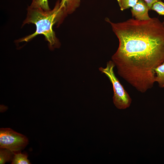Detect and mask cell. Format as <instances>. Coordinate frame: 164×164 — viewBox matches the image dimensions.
<instances>
[{"label":"cell","mask_w":164,"mask_h":164,"mask_svg":"<svg viewBox=\"0 0 164 164\" xmlns=\"http://www.w3.org/2000/svg\"><path fill=\"white\" fill-rule=\"evenodd\" d=\"M118 39L111 57L118 73L134 88L146 89L155 82V69L164 62V21L134 18L114 23L107 18Z\"/></svg>","instance_id":"cell-1"},{"label":"cell","mask_w":164,"mask_h":164,"mask_svg":"<svg viewBox=\"0 0 164 164\" xmlns=\"http://www.w3.org/2000/svg\"><path fill=\"white\" fill-rule=\"evenodd\" d=\"M60 2L58 0L53 9L48 10L41 8H32L29 6L26 16L22 26L26 24H33L36 26V29L33 33L19 39L17 42H27L36 36L43 34L48 42L50 50L59 48L60 44L53 27L55 24L57 26L61 24L67 15L64 8L60 6Z\"/></svg>","instance_id":"cell-2"},{"label":"cell","mask_w":164,"mask_h":164,"mask_svg":"<svg viewBox=\"0 0 164 164\" xmlns=\"http://www.w3.org/2000/svg\"><path fill=\"white\" fill-rule=\"evenodd\" d=\"M115 67L113 62L110 60L107 63L105 68L100 67L99 69L108 77L112 84L114 92L113 99L114 105L118 109H124L130 106L132 99L115 76L114 71Z\"/></svg>","instance_id":"cell-3"},{"label":"cell","mask_w":164,"mask_h":164,"mask_svg":"<svg viewBox=\"0 0 164 164\" xmlns=\"http://www.w3.org/2000/svg\"><path fill=\"white\" fill-rule=\"evenodd\" d=\"M28 143L25 135L9 128L0 129V148L7 149L14 152H21Z\"/></svg>","instance_id":"cell-4"},{"label":"cell","mask_w":164,"mask_h":164,"mask_svg":"<svg viewBox=\"0 0 164 164\" xmlns=\"http://www.w3.org/2000/svg\"><path fill=\"white\" fill-rule=\"evenodd\" d=\"M149 10L147 4L143 0H138L131 9L132 17L139 20H146L151 19L148 14Z\"/></svg>","instance_id":"cell-5"},{"label":"cell","mask_w":164,"mask_h":164,"mask_svg":"<svg viewBox=\"0 0 164 164\" xmlns=\"http://www.w3.org/2000/svg\"><path fill=\"white\" fill-rule=\"evenodd\" d=\"M80 0H61L60 5L64 8L67 14L73 13L80 5Z\"/></svg>","instance_id":"cell-6"},{"label":"cell","mask_w":164,"mask_h":164,"mask_svg":"<svg viewBox=\"0 0 164 164\" xmlns=\"http://www.w3.org/2000/svg\"><path fill=\"white\" fill-rule=\"evenodd\" d=\"M155 71V82L160 87L164 88V62L157 67Z\"/></svg>","instance_id":"cell-7"},{"label":"cell","mask_w":164,"mask_h":164,"mask_svg":"<svg viewBox=\"0 0 164 164\" xmlns=\"http://www.w3.org/2000/svg\"><path fill=\"white\" fill-rule=\"evenodd\" d=\"M12 164H30L29 160L28 159L26 153H22L21 152L14 153L12 160Z\"/></svg>","instance_id":"cell-8"},{"label":"cell","mask_w":164,"mask_h":164,"mask_svg":"<svg viewBox=\"0 0 164 164\" xmlns=\"http://www.w3.org/2000/svg\"><path fill=\"white\" fill-rule=\"evenodd\" d=\"M14 153L8 149L0 148V164H4L6 162L12 161Z\"/></svg>","instance_id":"cell-9"},{"label":"cell","mask_w":164,"mask_h":164,"mask_svg":"<svg viewBox=\"0 0 164 164\" xmlns=\"http://www.w3.org/2000/svg\"><path fill=\"white\" fill-rule=\"evenodd\" d=\"M29 7L32 8H41L45 10H49L48 0H32Z\"/></svg>","instance_id":"cell-10"},{"label":"cell","mask_w":164,"mask_h":164,"mask_svg":"<svg viewBox=\"0 0 164 164\" xmlns=\"http://www.w3.org/2000/svg\"><path fill=\"white\" fill-rule=\"evenodd\" d=\"M120 10L123 11L130 7H133L138 0H117Z\"/></svg>","instance_id":"cell-11"},{"label":"cell","mask_w":164,"mask_h":164,"mask_svg":"<svg viewBox=\"0 0 164 164\" xmlns=\"http://www.w3.org/2000/svg\"><path fill=\"white\" fill-rule=\"evenodd\" d=\"M151 10L156 12L159 15H164V2L157 1L152 5Z\"/></svg>","instance_id":"cell-12"},{"label":"cell","mask_w":164,"mask_h":164,"mask_svg":"<svg viewBox=\"0 0 164 164\" xmlns=\"http://www.w3.org/2000/svg\"><path fill=\"white\" fill-rule=\"evenodd\" d=\"M147 3L149 8V9L151 10V7L153 4L155 2L161 0H143Z\"/></svg>","instance_id":"cell-13"}]
</instances>
